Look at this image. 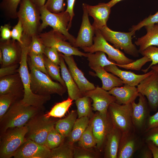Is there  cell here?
Returning <instances> with one entry per match:
<instances>
[{
	"label": "cell",
	"instance_id": "cell-45",
	"mask_svg": "<svg viewBox=\"0 0 158 158\" xmlns=\"http://www.w3.org/2000/svg\"><path fill=\"white\" fill-rule=\"evenodd\" d=\"M97 154L95 152L80 147H74L73 158H96Z\"/></svg>",
	"mask_w": 158,
	"mask_h": 158
},
{
	"label": "cell",
	"instance_id": "cell-37",
	"mask_svg": "<svg viewBox=\"0 0 158 158\" xmlns=\"http://www.w3.org/2000/svg\"><path fill=\"white\" fill-rule=\"evenodd\" d=\"M44 60L45 66L49 75L67 88L65 82L60 76V67L58 65L50 61L44 54Z\"/></svg>",
	"mask_w": 158,
	"mask_h": 158
},
{
	"label": "cell",
	"instance_id": "cell-2",
	"mask_svg": "<svg viewBox=\"0 0 158 158\" xmlns=\"http://www.w3.org/2000/svg\"><path fill=\"white\" fill-rule=\"evenodd\" d=\"M41 109L27 104L22 100H16L0 119L1 131L25 126Z\"/></svg>",
	"mask_w": 158,
	"mask_h": 158
},
{
	"label": "cell",
	"instance_id": "cell-41",
	"mask_svg": "<svg viewBox=\"0 0 158 158\" xmlns=\"http://www.w3.org/2000/svg\"><path fill=\"white\" fill-rule=\"evenodd\" d=\"M143 56H146L150 58L152 62L146 69H142V71L145 73L148 72L149 69L153 65L158 63V47L150 46L145 49L140 53Z\"/></svg>",
	"mask_w": 158,
	"mask_h": 158
},
{
	"label": "cell",
	"instance_id": "cell-38",
	"mask_svg": "<svg viewBox=\"0 0 158 158\" xmlns=\"http://www.w3.org/2000/svg\"><path fill=\"white\" fill-rule=\"evenodd\" d=\"M65 138L59 133L54 127L49 132L44 145L51 150L62 144Z\"/></svg>",
	"mask_w": 158,
	"mask_h": 158
},
{
	"label": "cell",
	"instance_id": "cell-28",
	"mask_svg": "<svg viewBox=\"0 0 158 158\" xmlns=\"http://www.w3.org/2000/svg\"><path fill=\"white\" fill-rule=\"evenodd\" d=\"M130 131L122 133L118 147L117 158H130L136 150L137 145L135 139Z\"/></svg>",
	"mask_w": 158,
	"mask_h": 158
},
{
	"label": "cell",
	"instance_id": "cell-39",
	"mask_svg": "<svg viewBox=\"0 0 158 158\" xmlns=\"http://www.w3.org/2000/svg\"><path fill=\"white\" fill-rule=\"evenodd\" d=\"M19 94L10 93L0 95V120L16 101Z\"/></svg>",
	"mask_w": 158,
	"mask_h": 158
},
{
	"label": "cell",
	"instance_id": "cell-42",
	"mask_svg": "<svg viewBox=\"0 0 158 158\" xmlns=\"http://www.w3.org/2000/svg\"><path fill=\"white\" fill-rule=\"evenodd\" d=\"M150 61H151V59L147 56H145L140 59L135 60L134 61L130 63L116 65L120 68L126 69L140 71L143 66Z\"/></svg>",
	"mask_w": 158,
	"mask_h": 158
},
{
	"label": "cell",
	"instance_id": "cell-55",
	"mask_svg": "<svg viewBox=\"0 0 158 158\" xmlns=\"http://www.w3.org/2000/svg\"><path fill=\"white\" fill-rule=\"evenodd\" d=\"M37 7L40 8L44 6L45 4L46 0H30Z\"/></svg>",
	"mask_w": 158,
	"mask_h": 158
},
{
	"label": "cell",
	"instance_id": "cell-13",
	"mask_svg": "<svg viewBox=\"0 0 158 158\" xmlns=\"http://www.w3.org/2000/svg\"><path fill=\"white\" fill-rule=\"evenodd\" d=\"M91 120L93 133L97 141L96 146L100 149L113 124L108 112L104 115L97 112Z\"/></svg>",
	"mask_w": 158,
	"mask_h": 158
},
{
	"label": "cell",
	"instance_id": "cell-16",
	"mask_svg": "<svg viewBox=\"0 0 158 158\" xmlns=\"http://www.w3.org/2000/svg\"><path fill=\"white\" fill-rule=\"evenodd\" d=\"M82 7V21L77 37L73 46L75 48L90 47L93 44L95 30L90 23L89 15L84 3L83 4Z\"/></svg>",
	"mask_w": 158,
	"mask_h": 158
},
{
	"label": "cell",
	"instance_id": "cell-15",
	"mask_svg": "<svg viewBox=\"0 0 158 158\" xmlns=\"http://www.w3.org/2000/svg\"><path fill=\"white\" fill-rule=\"evenodd\" d=\"M51 150L44 145L27 139L14 154L15 158H50Z\"/></svg>",
	"mask_w": 158,
	"mask_h": 158
},
{
	"label": "cell",
	"instance_id": "cell-20",
	"mask_svg": "<svg viewBox=\"0 0 158 158\" xmlns=\"http://www.w3.org/2000/svg\"><path fill=\"white\" fill-rule=\"evenodd\" d=\"M0 48L3 56L2 66L16 63L19 58H20L21 47L18 41L12 39L1 41Z\"/></svg>",
	"mask_w": 158,
	"mask_h": 158
},
{
	"label": "cell",
	"instance_id": "cell-12",
	"mask_svg": "<svg viewBox=\"0 0 158 158\" xmlns=\"http://www.w3.org/2000/svg\"><path fill=\"white\" fill-rule=\"evenodd\" d=\"M139 93L145 96L150 108L155 111L158 108V74L154 71L143 80L137 87Z\"/></svg>",
	"mask_w": 158,
	"mask_h": 158
},
{
	"label": "cell",
	"instance_id": "cell-52",
	"mask_svg": "<svg viewBox=\"0 0 158 158\" xmlns=\"http://www.w3.org/2000/svg\"><path fill=\"white\" fill-rule=\"evenodd\" d=\"M157 126H158V111L148 117L147 121L146 131Z\"/></svg>",
	"mask_w": 158,
	"mask_h": 158
},
{
	"label": "cell",
	"instance_id": "cell-3",
	"mask_svg": "<svg viewBox=\"0 0 158 158\" xmlns=\"http://www.w3.org/2000/svg\"><path fill=\"white\" fill-rule=\"evenodd\" d=\"M30 87L32 92L39 95L57 94L62 96L67 88L52 80L49 76L36 68L30 62Z\"/></svg>",
	"mask_w": 158,
	"mask_h": 158
},
{
	"label": "cell",
	"instance_id": "cell-7",
	"mask_svg": "<svg viewBox=\"0 0 158 158\" xmlns=\"http://www.w3.org/2000/svg\"><path fill=\"white\" fill-rule=\"evenodd\" d=\"M99 30L105 40L112 44L115 48L123 50L125 53L133 57L139 56L138 50L132 42V37L135 35V32L115 31L109 28L107 25Z\"/></svg>",
	"mask_w": 158,
	"mask_h": 158
},
{
	"label": "cell",
	"instance_id": "cell-17",
	"mask_svg": "<svg viewBox=\"0 0 158 158\" xmlns=\"http://www.w3.org/2000/svg\"><path fill=\"white\" fill-rule=\"evenodd\" d=\"M59 54L67 64L70 72L82 94L95 88L94 84L87 79L78 68L73 55L67 56Z\"/></svg>",
	"mask_w": 158,
	"mask_h": 158
},
{
	"label": "cell",
	"instance_id": "cell-4",
	"mask_svg": "<svg viewBox=\"0 0 158 158\" xmlns=\"http://www.w3.org/2000/svg\"><path fill=\"white\" fill-rule=\"evenodd\" d=\"M17 16L22 23L23 33L32 37L38 35L41 23L40 8L30 0H21Z\"/></svg>",
	"mask_w": 158,
	"mask_h": 158
},
{
	"label": "cell",
	"instance_id": "cell-57",
	"mask_svg": "<svg viewBox=\"0 0 158 158\" xmlns=\"http://www.w3.org/2000/svg\"><path fill=\"white\" fill-rule=\"evenodd\" d=\"M150 68L158 74V65L157 64L152 66Z\"/></svg>",
	"mask_w": 158,
	"mask_h": 158
},
{
	"label": "cell",
	"instance_id": "cell-58",
	"mask_svg": "<svg viewBox=\"0 0 158 158\" xmlns=\"http://www.w3.org/2000/svg\"><path fill=\"white\" fill-rule=\"evenodd\" d=\"M3 55L1 51V50H0V63L1 64L3 62Z\"/></svg>",
	"mask_w": 158,
	"mask_h": 158
},
{
	"label": "cell",
	"instance_id": "cell-6",
	"mask_svg": "<svg viewBox=\"0 0 158 158\" xmlns=\"http://www.w3.org/2000/svg\"><path fill=\"white\" fill-rule=\"evenodd\" d=\"M95 34L93 45L90 47L81 48L85 52L93 53L98 51H103L107 55L109 60L115 61L116 65L127 64L135 61L128 58L119 49L109 44L99 30H95Z\"/></svg>",
	"mask_w": 158,
	"mask_h": 158
},
{
	"label": "cell",
	"instance_id": "cell-10",
	"mask_svg": "<svg viewBox=\"0 0 158 158\" xmlns=\"http://www.w3.org/2000/svg\"><path fill=\"white\" fill-rule=\"evenodd\" d=\"M38 35L46 47H54L58 51L65 55L87 57V53L80 51L70 43L66 42L67 38L57 31L52 29L47 32L40 33Z\"/></svg>",
	"mask_w": 158,
	"mask_h": 158
},
{
	"label": "cell",
	"instance_id": "cell-35",
	"mask_svg": "<svg viewBox=\"0 0 158 158\" xmlns=\"http://www.w3.org/2000/svg\"><path fill=\"white\" fill-rule=\"evenodd\" d=\"M21 0H2L0 8L8 18H17V8Z\"/></svg>",
	"mask_w": 158,
	"mask_h": 158
},
{
	"label": "cell",
	"instance_id": "cell-5",
	"mask_svg": "<svg viewBox=\"0 0 158 158\" xmlns=\"http://www.w3.org/2000/svg\"><path fill=\"white\" fill-rule=\"evenodd\" d=\"M40 9L42 21L39 29L40 33L49 26L54 30L64 35L73 46L76 38L68 32V27L70 20L69 13L65 11L58 13H52L47 9L44 5Z\"/></svg>",
	"mask_w": 158,
	"mask_h": 158
},
{
	"label": "cell",
	"instance_id": "cell-24",
	"mask_svg": "<svg viewBox=\"0 0 158 158\" xmlns=\"http://www.w3.org/2000/svg\"><path fill=\"white\" fill-rule=\"evenodd\" d=\"M122 132L113 125L106 137L104 157L117 158L118 152Z\"/></svg>",
	"mask_w": 158,
	"mask_h": 158
},
{
	"label": "cell",
	"instance_id": "cell-51",
	"mask_svg": "<svg viewBox=\"0 0 158 158\" xmlns=\"http://www.w3.org/2000/svg\"><path fill=\"white\" fill-rule=\"evenodd\" d=\"M146 138L147 141H150L158 147V126L149 130Z\"/></svg>",
	"mask_w": 158,
	"mask_h": 158
},
{
	"label": "cell",
	"instance_id": "cell-23",
	"mask_svg": "<svg viewBox=\"0 0 158 158\" xmlns=\"http://www.w3.org/2000/svg\"><path fill=\"white\" fill-rule=\"evenodd\" d=\"M108 91L115 97L116 102L120 104L131 103L135 101L139 94L137 87L126 84L114 87Z\"/></svg>",
	"mask_w": 158,
	"mask_h": 158
},
{
	"label": "cell",
	"instance_id": "cell-19",
	"mask_svg": "<svg viewBox=\"0 0 158 158\" xmlns=\"http://www.w3.org/2000/svg\"><path fill=\"white\" fill-rule=\"evenodd\" d=\"M104 68L107 72L111 73L119 78L123 81L124 84L134 87L137 86L143 80L154 72L152 69L144 74H137L130 71L122 70L119 68L116 64H111L105 66Z\"/></svg>",
	"mask_w": 158,
	"mask_h": 158
},
{
	"label": "cell",
	"instance_id": "cell-43",
	"mask_svg": "<svg viewBox=\"0 0 158 158\" xmlns=\"http://www.w3.org/2000/svg\"><path fill=\"white\" fill-rule=\"evenodd\" d=\"M28 55L30 57V62L36 68L49 75L45 65L44 54H28Z\"/></svg>",
	"mask_w": 158,
	"mask_h": 158
},
{
	"label": "cell",
	"instance_id": "cell-9",
	"mask_svg": "<svg viewBox=\"0 0 158 158\" xmlns=\"http://www.w3.org/2000/svg\"><path fill=\"white\" fill-rule=\"evenodd\" d=\"M57 121L39 114L31 118L26 124L28 129L26 139H30L44 145L47 135L54 127Z\"/></svg>",
	"mask_w": 158,
	"mask_h": 158
},
{
	"label": "cell",
	"instance_id": "cell-34",
	"mask_svg": "<svg viewBox=\"0 0 158 158\" xmlns=\"http://www.w3.org/2000/svg\"><path fill=\"white\" fill-rule=\"evenodd\" d=\"M73 100L69 97L67 99L56 104L49 112L44 115L47 117L61 118L63 116L72 104Z\"/></svg>",
	"mask_w": 158,
	"mask_h": 158
},
{
	"label": "cell",
	"instance_id": "cell-56",
	"mask_svg": "<svg viewBox=\"0 0 158 158\" xmlns=\"http://www.w3.org/2000/svg\"><path fill=\"white\" fill-rule=\"evenodd\" d=\"M122 0H111L107 3L109 6L111 8L117 3Z\"/></svg>",
	"mask_w": 158,
	"mask_h": 158
},
{
	"label": "cell",
	"instance_id": "cell-32",
	"mask_svg": "<svg viewBox=\"0 0 158 158\" xmlns=\"http://www.w3.org/2000/svg\"><path fill=\"white\" fill-rule=\"evenodd\" d=\"M73 145L68 142L51 150L50 158H73Z\"/></svg>",
	"mask_w": 158,
	"mask_h": 158
},
{
	"label": "cell",
	"instance_id": "cell-46",
	"mask_svg": "<svg viewBox=\"0 0 158 158\" xmlns=\"http://www.w3.org/2000/svg\"><path fill=\"white\" fill-rule=\"evenodd\" d=\"M64 0H47L44 5L50 12L58 13L64 11Z\"/></svg>",
	"mask_w": 158,
	"mask_h": 158
},
{
	"label": "cell",
	"instance_id": "cell-21",
	"mask_svg": "<svg viewBox=\"0 0 158 158\" xmlns=\"http://www.w3.org/2000/svg\"><path fill=\"white\" fill-rule=\"evenodd\" d=\"M89 66L95 72H90V75L97 76L101 79L102 83V88L103 89L109 91L114 87L121 86L124 84L123 81L119 78L108 72L104 67L99 65Z\"/></svg>",
	"mask_w": 158,
	"mask_h": 158
},
{
	"label": "cell",
	"instance_id": "cell-14",
	"mask_svg": "<svg viewBox=\"0 0 158 158\" xmlns=\"http://www.w3.org/2000/svg\"><path fill=\"white\" fill-rule=\"evenodd\" d=\"M83 95L92 99V106L94 111L103 114H107L109 105L112 102H116L115 97L110 94L109 91L98 86L83 93Z\"/></svg>",
	"mask_w": 158,
	"mask_h": 158
},
{
	"label": "cell",
	"instance_id": "cell-54",
	"mask_svg": "<svg viewBox=\"0 0 158 158\" xmlns=\"http://www.w3.org/2000/svg\"><path fill=\"white\" fill-rule=\"evenodd\" d=\"M141 157L144 158H151L153 157L152 153L148 147L147 148L145 149L143 151L141 154Z\"/></svg>",
	"mask_w": 158,
	"mask_h": 158
},
{
	"label": "cell",
	"instance_id": "cell-33",
	"mask_svg": "<svg viewBox=\"0 0 158 158\" xmlns=\"http://www.w3.org/2000/svg\"><path fill=\"white\" fill-rule=\"evenodd\" d=\"M78 146L87 149H90L97 145V141L92 130L91 119L86 129L78 141Z\"/></svg>",
	"mask_w": 158,
	"mask_h": 158
},
{
	"label": "cell",
	"instance_id": "cell-11",
	"mask_svg": "<svg viewBox=\"0 0 158 158\" xmlns=\"http://www.w3.org/2000/svg\"><path fill=\"white\" fill-rule=\"evenodd\" d=\"M131 104H119L116 102L111 103L108 113L114 126L119 128L122 133L131 131L133 125Z\"/></svg>",
	"mask_w": 158,
	"mask_h": 158
},
{
	"label": "cell",
	"instance_id": "cell-47",
	"mask_svg": "<svg viewBox=\"0 0 158 158\" xmlns=\"http://www.w3.org/2000/svg\"><path fill=\"white\" fill-rule=\"evenodd\" d=\"M44 54L51 61L59 65L60 60V56L57 50L53 47H46Z\"/></svg>",
	"mask_w": 158,
	"mask_h": 158
},
{
	"label": "cell",
	"instance_id": "cell-40",
	"mask_svg": "<svg viewBox=\"0 0 158 158\" xmlns=\"http://www.w3.org/2000/svg\"><path fill=\"white\" fill-rule=\"evenodd\" d=\"M45 47L38 35H34L31 37L29 46L28 54H44Z\"/></svg>",
	"mask_w": 158,
	"mask_h": 158
},
{
	"label": "cell",
	"instance_id": "cell-8",
	"mask_svg": "<svg viewBox=\"0 0 158 158\" xmlns=\"http://www.w3.org/2000/svg\"><path fill=\"white\" fill-rule=\"evenodd\" d=\"M8 129L0 141V158H10L26 140L28 129L26 126Z\"/></svg>",
	"mask_w": 158,
	"mask_h": 158
},
{
	"label": "cell",
	"instance_id": "cell-22",
	"mask_svg": "<svg viewBox=\"0 0 158 158\" xmlns=\"http://www.w3.org/2000/svg\"><path fill=\"white\" fill-rule=\"evenodd\" d=\"M139 102L138 103L133 102L132 121L133 125L138 128H142L145 124L148 114V101L145 96L139 93Z\"/></svg>",
	"mask_w": 158,
	"mask_h": 158
},
{
	"label": "cell",
	"instance_id": "cell-53",
	"mask_svg": "<svg viewBox=\"0 0 158 158\" xmlns=\"http://www.w3.org/2000/svg\"><path fill=\"white\" fill-rule=\"evenodd\" d=\"M148 147L151 150L154 158H158V147L152 142L147 141Z\"/></svg>",
	"mask_w": 158,
	"mask_h": 158
},
{
	"label": "cell",
	"instance_id": "cell-27",
	"mask_svg": "<svg viewBox=\"0 0 158 158\" xmlns=\"http://www.w3.org/2000/svg\"><path fill=\"white\" fill-rule=\"evenodd\" d=\"M145 27L147 31L144 36L138 38L135 44L139 47L138 51L141 53L150 46L158 47V23Z\"/></svg>",
	"mask_w": 158,
	"mask_h": 158
},
{
	"label": "cell",
	"instance_id": "cell-31",
	"mask_svg": "<svg viewBox=\"0 0 158 158\" xmlns=\"http://www.w3.org/2000/svg\"><path fill=\"white\" fill-rule=\"evenodd\" d=\"M86 57L89 61L88 66L99 65L102 67L111 65L116 64V62L112 61H110L106 57L105 53L104 52L98 51L95 54L87 53Z\"/></svg>",
	"mask_w": 158,
	"mask_h": 158
},
{
	"label": "cell",
	"instance_id": "cell-1",
	"mask_svg": "<svg viewBox=\"0 0 158 158\" xmlns=\"http://www.w3.org/2000/svg\"><path fill=\"white\" fill-rule=\"evenodd\" d=\"M31 38L23 35L20 44L21 53L20 66L18 70L23 86V97L22 100L27 104L41 109L50 98V95H39L34 93L30 87V74L27 64L29 46Z\"/></svg>",
	"mask_w": 158,
	"mask_h": 158
},
{
	"label": "cell",
	"instance_id": "cell-26",
	"mask_svg": "<svg viewBox=\"0 0 158 158\" xmlns=\"http://www.w3.org/2000/svg\"><path fill=\"white\" fill-rule=\"evenodd\" d=\"M59 55L60 60L59 65L61 77L66 87L69 97L75 100L83 95L67 68L64 59L60 54Z\"/></svg>",
	"mask_w": 158,
	"mask_h": 158
},
{
	"label": "cell",
	"instance_id": "cell-44",
	"mask_svg": "<svg viewBox=\"0 0 158 158\" xmlns=\"http://www.w3.org/2000/svg\"><path fill=\"white\" fill-rule=\"evenodd\" d=\"M157 23H158V11L154 15H150L137 24L133 25L129 29V31L136 32L145 26Z\"/></svg>",
	"mask_w": 158,
	"mask_h": 158
},
{
	"label": "cell",
	"instance_id": "cell-49",
	"mask_svg": "<svg viewBox=\"0 0 158 158\" xmlns=\"http://www.w3.org/2000/svg\"><path fill=\"white\" fill-rule=\"evenodd\" d=\"M19 65L16 63L5 66H2L0 69V77L12 75L18 71Z\"/></svg>",
	"mask_w": 158,
	"mask_h": 158
},
{
	"label": "cell",
	"instance_id": "cell-30",
	"mask_svg": "<svg viewBox=\"0 0 158 158\" xmlns=\"http://www.w3.org/2000/svg\"><path fill=\"white\" fill-rule=\"evenodd\" d=\"M90 121L89 117L85 116L76 119L72 129L68 136V142L73 144L78 141L87 127Z\"/></svg>",
	"mask_w": 158,
	"mask_h": 158
},
{
	"label": "cell",
	"instance_id": "cell-50",
	"mask_svg": "<svg viewBox=\"0 0 158 158\" xmlns=\"http://www.w3.org/2000/svg\"><path fill=\"white\" fill-rule=\"evenodd\" d=\"M11 27L10 24H7L1 26L0 28L1 32V41L8 40L11 38Z\"/></svg>",
	"mask_w": 158,
	"mask_h": 158
},
{
	"label": "cell",
	"instance_id": "cell-25",
	"mask_svg": "<svg viewBox=\"0 0 158 158\" xmlns=\"http://www.w3.org/2000/svg\"><path fill=\"white\" fill-rule=\"evenodd\" d=\"M23 86L19 73L0 78V95L10 93L20 94Z\"/></svg>",
	"mask_w": 158,
	"mask_h": 158
},
{
	"label": "cell",
	"instance_id": "cell-48",
	"mask_svg": "<svg viewBox=\"0 0 158 158\" xmlns=\"http://www.w3.org/2000/svg\"><path fill=\"white\" fill-rule=\"evenodd\" d=\"M23 29L21 21L19 20L17 24L11 30V38L14 40L18 41L20 44L23 43L22 40Z\"/></svg>",
	"mask_w": 158,
	"mask_h": 158
},
{
	"label": "cell",
	"instance_id": "cell-29",
	"mask_svg": "<svg viewBox=\"0 0 158 158\" xmlns=\"http://www.w3.org/2000/svg\"><path fill=\"white\" fill-rule=\"evenodd\" d=\"M78 116L77 111L72 110L66 117L56 121L54 126L55 128L59 133L65 137H68Z\"/></svg>",
	"mask_w": 158,
	"mask_h": 158
},
{
	"label": "cell",
	"instance_id": "cell-18",
	"mask_svg": "<svg viewBox=\"0 0 158 158\" xmlns=\"http://www.w3.org/2000/svg\"><path fill=\"white\" fill-rule=\"evenodd\" d=\"M89 16H92L94 21L92 25L95 30L107 26V23L111 12V7L105 3H99L92 6L84 3Z\"/></svg>",
	"mask_w": 158,
	"mask_h": 158
},
{
	"label": "cell",
	"instance_id": "cell-36",
	"mask_svg": "<svg viewBox=\"0 0 158 158\" xmlns=\"http://www.w3.org/2000/svg\"><path fill=\"white\" fill-rule=\"evenodd\" d=\"M90 98L83 96L75 100L78 118L89 117L91 112Z\"/></svg>",
	"mask_w": 158,
	"mask_h": 158
}]
</instances>
